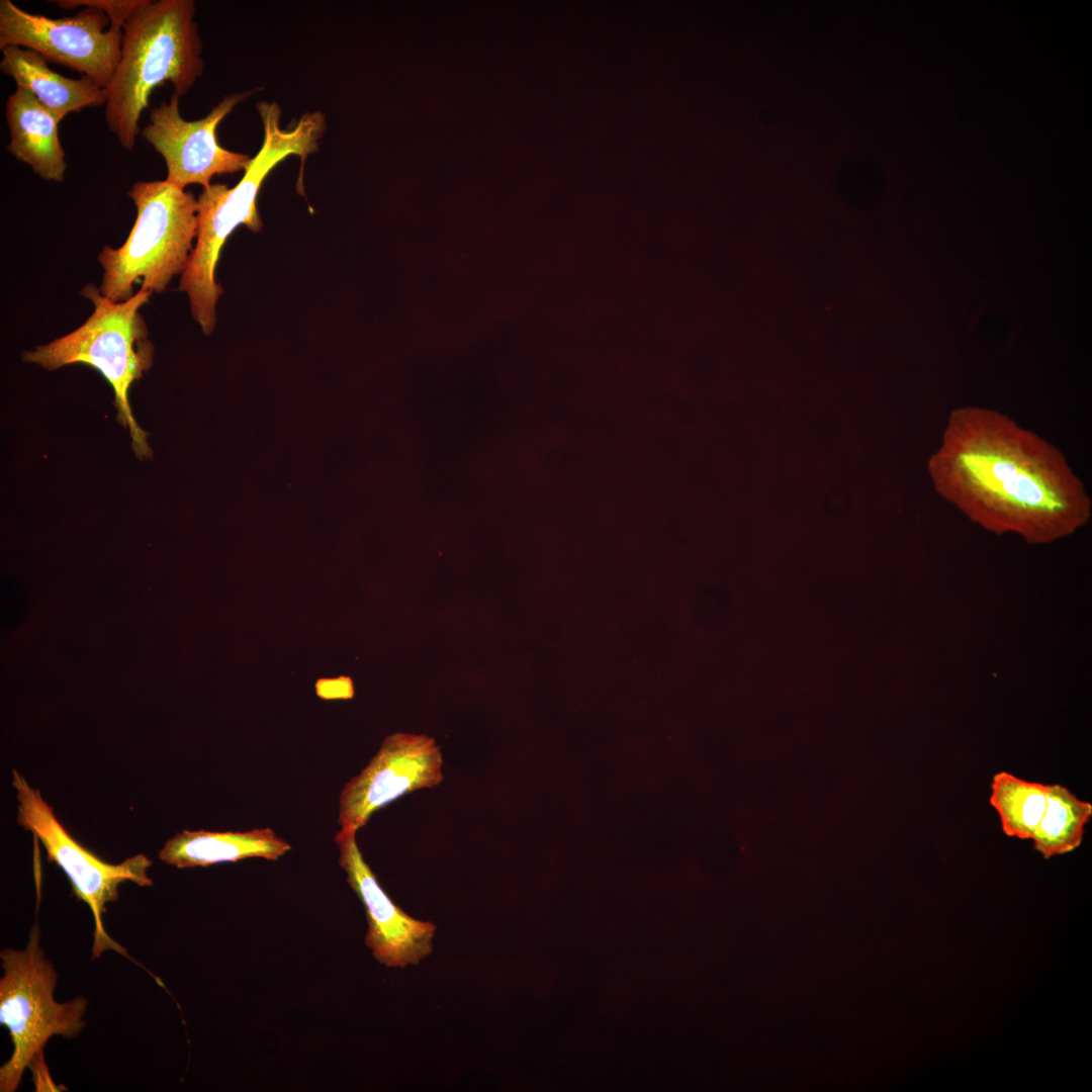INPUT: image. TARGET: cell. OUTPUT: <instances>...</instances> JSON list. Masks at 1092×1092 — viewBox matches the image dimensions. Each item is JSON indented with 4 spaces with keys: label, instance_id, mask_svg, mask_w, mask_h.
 <instances>
[{
    "label": "cell",
    "instance_id": "obj_15",
    "mask_svg": "<svg viewBox=\"0 0 1092 1092\" xmlns=\"http://www.w3.org/2000/svg\"><path fill=\"white\" fill-rule=\"evenodd\" d=\"M1091 816V803L1062 785H1049L1044 812L1031 837L1034 849L1044 858L1075 850Z\"/></svg>",
    "mask_w": 1092,
    "mask_h": 1092
},
{
    "label": "cell",
    "instance_id": "obj_11",
    "mask_svg": "<svg viewBox=\"0 0 1092 1092\" xmlns=\"http://www.w3.org/2000/svg\"><path fill=\"white\" fill-rule=\"evenodd\" d=\"M335 840L339 864L364 906L368 923L365 944L374 959L387 968L418 965L432 952L436 925L410 916L388 897L364 860L356 832L340 830Z\"/></svg>",
    "mask_w": 1092,
    "mask_h": 1092
},
{
    "label": "cell",
    "instance_id": "obj_2",
    "mask_svg": "<svg viewBox=\"0 0 1092 1092\" xmlns=\"http://www.w3.org/2000/svg\"><path fill=\"white\" fill-rule=\"evenodd\" d=\"M256 107L264 128L262 146L236 186L210 184L198 196L196 244L178 286L186 292L192 316L206 336L215 327L216 304L223 293L215 280V269L225 241L239 225L254 233L262 229L257 207L262 183L290 155L298 156L302 165L308 155L320 150L317 142L327 129L326 116L320 111L306 112L293 127L283 129L276 102L261 101Z\"/></svg>",
    "mask_w": 1092,
    "mask_h": 1092
},
{
    "label": "cell",
    "instance_id": "obj_6",
    "mask_svg": "<svg viewBox=\"0 0 1092 1092\" xmlns=\"http://www.w3.org/2000/svg\"><path fill=\"white\" fill-rule=\"evenodd\" d=\"M0 959V1023L7 1027L13 1045L0 1068V1091L14 1092L31 1060L43 1052L52 1036L72 1039L80 1034L86 1025L83 1016L88 1001L84 997L56 1001L58 973L40 946L37 925L30 929L24 948H4Z\"/></svg>",
    "mask_w": 1092,
    "mask_h": 1092
},
{
    "label": "cell",
    "instance_id": "obj_12",
    "mask_svg": "<svg viewBox=\"0 0 1092 1092\" xmlns=\"http://www.w3.org/2000/svg\"><path fill=\"white\" fill-rule=\"evenodd\" d=\"M5 116L10 135L7 151L41 179L62 182L67 163L59 140L58 118L22 87L9 95Z\"/></svg>",
    "mask_w": 1092,
    "mask_h": 1092
},
{
    "label": "cell",
    "instance_id": "obj_10",
    "mask_svg": "<svg viewBox=\"0 0 1092 1092\" xmlns=\"http://www.w3.org/2000/svg\"><path fill=\"white\" fill-rule=\"evenodd\" d=\"M443 779V756L433 738L391 734L367 766L344 786L339 799L340 830L357 832L379 809L406 794L436 787Z\"/></svg>",
    "mask_w": 1092,
    "mask_h": 1092
},
{
    "label": "cell",
    "instance_id": "obj_19",
    "mask_svg": "<svg viewBox=\"0 0 1092 1092\" xmlns=\"http://www.w3.org/2000/svg\"><path fill=\"white\" fill-rule=\"evenodd\" d=\"M33 1075L36 1091H63L65 1087L55 1085L44 1062L43 1052L38 1053L28 1067Z\"/></svg>",
    "mask_w": 1092,
    "mask_h": 1092
},
{
    "label": "cell",
    "instance_id": "obj_14",
    "mask_svg": "<svg viewBox=\"0 0 1092 1092\" xmlns=\"http://www.w3.org/2000/svg\"><path fill=\"white\" fill-rule=\"evenodd\" d=\"M0 71L30 91L61 122L67 114L106 103L105 89L91 78L71 79L54 72L38 53L16 46L1 50Z\"/></svg>",
    "mask_w": 1092,
    "mask_h": 1092
},
{
    "label": "cell",
    "instance_id": "obj_4",
    "mask_svg": "<svg viewBox=\"0 0 1092 1092\" xmlns=\"http://www.w3.org/2000/svg\"><path fill=\"white\" fill-rule=\"evenodd\" d=\"M152 293L142 287L128 300L113 302L95 284L89 283L82 288L81 295L93 303L94 310L85 323L72 333L22 354L24 362L49 371L70 364H86L99 371L113 389L117 420L129 430L133 452L141 460L151 457L152 450L147 443L148 433L132 415L128 392L153 364L155 348L140 313Z\"/></svg>",
    "mask_w": 1092,
    "mask_h": 1092
},
{
    "label": "cell",
    "instance_id": "obj_8",
    "mask_svg": "<svg viewBox=\"0 0 1092 1092\" xmlns=\"http://www.w3.org/2000/svg\"><path fill=\"white\" fill-rule=\"evenodd\" d=\"M123 28L107 15L86 7L73 16L50 18L26 12L10 0L0 1V49L32 50L48 62L91 78L102 88L110 83L121 57Z\"/></svg>",
    "mask_w": 1092,
    "mask_h": 1092
},
{
    "label": "cell",
    "instance_id": "obj_17",
    "mask_svg": "<svg viewBox=\"0 0 1092 1092\" xmlns=\"http://www.w3.org/2000/svg\"><path fill=\"white\" fill-rule=\"evenodd\" d=\"M146 0H54L60 8L72 10L84 6L103 11L110 20V25L123 28L131 14Z\"/></svg>",
    "mask_w": 1092,
    "mask_h": 1092
},
{
    "label": "cell",
    "instance_id": "obj_1",
    "mask_svg": "<svg viewBox=\"0 0 1092 1092\" xmlns=\"http://www.w3.org/2000/svg\"><path fill=\"white\" fill-rule=\"evenodd\" d=\"M927 472L936 493L972 522L1031 544L1067 537L1091 517L1089 493L1064 453L995 410H952Z\"/></svg>",
    "mask_w": 1092,
    "mask_h": 1092
},
{
    "label": "cell",
    "instance_id": "obj_13",
    "mask_svg": "<svg viewBox=\"0 0 1092 1092\" xmlns=\"http://www.w3.org/2000/svg\"><path fill=\"white\" fill-rule=\"evenodd\" d=\"M290 848L286 840L268 827L244 832L184 830L169 839L158 855L168 864L185 869L249 857L276 860Z\"/></svg>",
    "mask_w": 1092,
    "mask_h": 1092
},
{
    "label": "cell",
    "instance_id": "obj_7",
    "mask_svg": "<svg viewBox=\"0 0 1092 1092\" xmlns=\"http://www.w3.org/2000/svg\"><path fill=\"white\" fill-rule=\"evenodd\" d=\"M12 772V785L18 801V823L42 843L48 859L65 872L74 894L89 906L93 914L92 959H98L106 950L130 959L126 949L106 932L102 916L106 904L118 899L121 883L129 881L140 887L153 885L147 874L152 861L144 854H136L118 864L97 857L67 833L38 790L32 789L16 769Z\"/></svg>",
    "mask_w": 1092,
    "mask_h": 1092
},
{
    "label": "cell",
    "instance_id": "obj_3",
    "mask_svg": "<svg viewBox=\"0 0 1092 1092\" xmlns=\"http://www.w3.org/2000/svg\"><path fill=\"white\" fill-rule=\"evenodd\" d=\"M193 0H146L123 26L121 57L105 89V120L121 147L133 150L153 90L166 82L182 97L204 69Z\"/></svg>",
    "mask_w": 1092,
    "mask_h": 1092
},
{
    "label": "cell",
    "instance_id": "obj_5",
    "mask_svg": "<svg viewBox=\"0 0 1092 1092\" xmlns=\"http://www.w3.org/2000/svg\"><path fill=\"white\" fill-rule=\"evenodd\" d=\"M127 195L136 207L128 238L98 255L104 274L100 293L113 302L131 298L133 284L153 292L167 289L182 274L197 236V199L166 180L140 181Z\"/></svg>",
    "mask_w": 1092,
    "mask_h": 1092
},
{
    "label": "cell",
    "instance_id": "obj_16",
    "mask_svg": "<svg viewBox=\"0 0 1092 1092\" xmlns=\"http://www.w3.org/2000/svg\"><path fill=\"white\" fill-rule=\"evenodd\" d=\"M1049 785L1029 782L1007 771L993 776L990 804L999 815L1005 835L1031 839L1046 804Z\"/></svg>",
    "mask_w": 1092,
    "mask_h": 1092
},
{
    "label": "cell",
    "instance_id": "obj_9",
    "mask_svg": "<svg viewBox=\"0 0 1092 1092\" xmlns=\"http://www.w3.org/2000/svg\"><path fill=\"white\" fill-rule=\"evenodd\" d=\"M253 91L225 95L210 112L196 121H186L179 112V96L173 93L150 111V122L142 135L165 160L167 178L184 189L190 184L208 187L214 175L245 171L252 162L249 155L219 146L216 128L219 122Z\"/></svg>",
    "mask_w": 1092,
    "mask_h": 1092
},
{
    "label": "cell",
    "instance_id": "obj_18",
    "mask_svg": "<svg viewBox=\"0 0 1092 1092\" xmlns=\"http://www.w3.org/2000/svg\"><path fill=\"white\" fill-rule=\"evenodd\" d=\"M315 693L323 700H349L354 697V685L349 676L320 678L315 682Z\"/></svg>",
    "mask_w": 1092,
    "mask_h": 1092
}]
</instances>
